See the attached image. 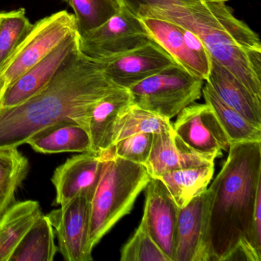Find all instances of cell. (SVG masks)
<instances>
[{
	"instance_id": "7a4b0ae2",
	"label": "cell",
	"mask_w": 261,
	"mask_h": 261,
	"mask_svg": "<svg viewBox=\"0 0 261 261\" xmlns=\"http://www.w3.org/2000/svg\"><path fill=\"white\" fill-rule=\"evenodd\" d=\"M137 17L163 19L196 35L217 62L261 99V42L224 2L120 0Z\"/></svg>"
},
{
	"instance_id": "4dcf8cb0",
	"label": "cell",
	"mask_w": 261,
	"mask_h": 261,
	"mask_svg": "<svg viewBox=\"0 0 261 261\" xmlns=\"http://www.w3.org/2000/svg\"><path fill=\"white\" fill-rule=\"evenodd\" d=\"M11 206V205H10ZM8 207V208H9ZM8 208L4 209V210L0 211V224L3 221V219H4V216H5L6 213H7V211L8 210Z\"/></svg>"
},
{
	"instance_id": "484cf974",
	"label": "cell",
	"mask_w": 261,
	"mask_h": 261,
	"mask_svg": "<svg viewBox=\"0 0 261 261\" xmlns=\"http://www.w3.org/2000/svg\"><path fill=\"white\" fill-rule=\"evenodd\" d=\"M173 131L170 120L133 105L121 117L116 129L114 144L120 140L137 134Z\"/></svg>"
},
{
	"instance_id": "6da1fadb",
	"label": "cell",
	"mask_w": 261,
	"mask_h": 261,
	"mask_svg": "<svg viewBox=\"0 0 261 261\" xmlns=\"http://www.w3.org/2000/svg\"><path fill=\"white\" fill-rule=\"evenodd\" d=\"M103 62L76 48L50 82L23 103L0 108V150L16 149L46 128L74 123L88 130L95 105L117 89Z\"/></svg>"
},
{
	"instance_id": "4fadbf2b",
	"label": "cell",
	"mask_w": 261,
	"mask_h": 261,
	"mask_svg": "<svg viewBox=\"0 0 261 261\" xmlns=\"http://www.w3.org/2000/svg\"><path fill=\"white\" fill-rule=\"evenodd\" d=\"M79 33L71 35L18 77L4 93L0 100V108L17 106L44 88L71 53L79 48Z\"/></svg>"
},
{
	"instance_id": "44dd1931",
	"label": "cell",
	"mask_w": 261,
	"mask_h": 261,
	"mask_svg": "<svg viewBox=\"0 0 261 261\" xmlns=\"http://www.w3.org/2000/svg\"><path fill=\"white\" fill-rule=\"evenodd\" d=\"M215 171V163L167 172L159 177L179 208L207 190Z\"/></svg>"
},
{
	"instance_id": "f546056e",
	"label": "cell",
	"mask_w": 261,
	"mask_h": 261,
	"mask_svg": "<svg viewBox=\"0 0 261 261\" xmlns=\"http://www.w3.org/2000/svg\"><path fill=\"white\" fill-rule=\"evenodd\" d=\"M253 234L256 248L261 252V186L258 188L253 218Z\"/></svg>"
},
{
	"instance_id": "30bf717a",
	"label": "cell",
	"mask_w": 261,
	"mask_h": 261,
	"mask_svg": "<svg viewBox=\"0 0 261 261\" xmlns=\"http://www.w3.org/2000/svg\"><path fill=\"white\" fill-rule=\"evenodd\" d=\"M103 62L105 74L113 84L129 89L147 77L177 63L155 41Z\"/></svg>"
},
{
	"instance_id": "d4e9b609",
	"label": "cell",
	"mask_w": 261,
	"mask_h": 261,
	"mask_svg": "<svg viewBox=\"0 0 261 261\" xmlns=\"http://www.w3.org/2000/svg\"><path fill=\"white\" fill-rule=\"evenodd\" d=\"M72 8L77 33L84 34L103 25L120 11V0H61Z\"/></svg>"
},
{
	"instance_id": "cb8c5ba5",
	"label": "cell",
	"mask_w": 261,
	"mask_h": 261,
	"mask_svg": "<svg viewBox=\"0 0 261 261\" xmlns=\"http://www.w3.org/2000/svg\"><path fill=\"white\" fill-rule=\"evenodd\" d=\"M30 169L28 159L16 149L0 150V211L15 202L18 188Z\"/></svg>"
},
{
	"instance_id": "603a6c76",
	"label": "cell",
	"mask_w": 261,
	"mask_h": 261,
	"mask_svg": "<svg viewBox=\"0 0 261 261\" xmlns=\"http://www.w3.org/2000/svg\"><path fill=\"white\" fill-rule=\"evenodd\" d=\"M202 95L205 103L213 110L230 144L241 142H261V128L255 126L223 102L207 82L202 88Z\"/></svg>"
},
{
	"instance_id": "d6a6232c",
	"label": "cell",
	"mask_w": 261,
	"mask_h": 261,
	"mask_svg": "<svg viewBox=\"0 0 261 261\" xmlns=\"http://www.w3.org/2000/svg\"><path fill=\"white\" fill-rule=\"evenodd\" d=\"M0 16H1V13H0Z\"/></svg>"
},
{
	"instance_id": "7c38bea8",
	"label": "cell",
	"mask_w": 261,
	"mask_h": 261,
	"mask_svg": "<svg viewBox=\"0 0 261 261\" xmlns=\"http://www.w3.org/2000/svg\"><path fill=\"white\" fill-rule=\"evenodd\" d=\"M146 202L141 221L149 236L173 261L175 230L179 207L161 180L151 178L146 187Z\"/></svg>"
},
{
	"instance_id": "3957f363",
	"label": "cell",
	"mask_w": 261,
	"mask_h": 261,
	"mask_svg": "<svg viewBox=\"0 0 261 261\" xmlns=\"http://www.w3.org/2000/svg\"><path fill=\"white\" fill-rule=\"evenodd\" d=\"M260 186L261 142L230 144L221 172L206 191V261H225L241 242L256 248L253 218Z\"/></svg>"
},
{
	"instance_id": "ffe728a7",
	"label": "cell",
	"mask_w": 261,
	"mask_h": 261,
	"mask_svg": "<svg viewBox=\"0 0 261 261\" xmlns=\"http://www.w3.org/2000/svg\"><path fill=\"white\" fill-rule=\"evenodd\" d=\"M42 213L38 201H15L0 224V261H10L24 235Z\"/></svg>"
},
{
	"instance_id": "8992f818",
	"label": "cell",
	"mask_w": 261,
	"mask_h": 261,
	"mask_svg": "<svg viewBox=\"0 0 261 261\" xmlns=\"http://www.w3.org/2000/svg\"><path fill=\"white\" fill-rule=\"evenodd\" d=\"M77 33L74 14L62 10L33 25L8 60L0 68V100L7 88L71 35Z\"/></svg>"
},
{
	"instance_id": "9c48e42d",
	"label": "cell",
	"mask_w": 261,
	"mask_h": 261,
	"mask_svg": "<svg viewBox=\"0 0 261 261\" xmlns=\"http://www.w3.org/2000/svg\"><path fill=\"white\" fill-rule=\"evenodd\" d=\"M91 201L77 196L47 214L59 241V252L68 261L92 260L90 250Z\"/></svg>"
},
{
	"instance_id": "83f0119b",
	"label": "cell",
	"mask_w": 261,
	"mask_h": 261,
	"mask_svg": "<svg viewBox=\"0 0 261 261\" xmlns=\"http://www.w3.org/2000/svg\"><path fill=\"white\" fill-rule=\"evenodd\" d=\"M121 261H170L149 236L143 221L120 252Z\"/></svg>"
},
{
	"instance_id": "277c9868",
	"label": "cell",
	"mask_w": 261,
	"mask_h": 261,
	"mask_svg": "<svg viewBox=\"0 0 261 261\" xmlns=\"http://www.w3.org/2000/svg\"><path fill=\"white\" fill-rule=\"evenodd\" d=\"M149 180L143 165L117 156L113 148L106 152L103 172L91 201L88 244L91 251L130 212Z\"/></svg>"
},
{
	"instance_id": "8fae6325",
	"label": "cell",
	"mask_w": 261,
	"mask_h": 261,
	"mask_svg": "<svg viewBox=\"0 0 261 261\" xmlns=\"http://www.w3.org/2000/svg\"><path fill=\"white\" fill-rule=\"evenodd\" d=\"M106 152L98 155L82 152L56 168L51 181L56 191L55 202L64 205L77 196L91 201L100 181Z\"/></svg>"
},
{
	"instance_id": "1f68e13d",
	"label": "cell",
	"mask_w": 261,
	"mask_h": 261,
	"mask_svg": "<svg viewBox=\"0 0 261 261\" xmlns=\"http://www.w3.org/2000/svg\"><path fill=\"white\" fill-rule=\"evenodd\" d=\"M202 3H212V2H224L226 3L228 1V0H199Z\"/></svg>"
},
{
	"instance_id": "ac0fdd59",
	"label": "cell",
	"mask_w": 261,
	"mask_h": 261,
	"mask_svg": "<svg viewBox=\"0 0 261 261\" xmlns=\"http://www.w3.org/2000/svg\"><path fill=\"white\" fill-rule=\"evenodd\" d=\"M209 54V53H208ZM210 71L205 81L223 102L261 128V100L230 71L209 55Z\"/></svg>"
},
{
	"instance_id": "2e32d148",
	"label": "cell",
	"mask_w": 261,
	"mask_h": 261,
	"mask_svg": "<svg viewBox=\"0 0 261 261\" xmlns=\"http://www.w3.org/2000/svg\"><path fill=\"white\" fill-rule=\"evenodd\" d=\"M134 105L129 90L117 88L99 100L88 122L91 152L102 155L113 148L121 117Z\"/></svg>"
},
{
	"instance_id": "9a60e30c",
	"label": "cell",
	"mask_w": 261,
	"mask_h": 261,
	"mask_svg": "<svg viewBox=\"0 0 261 261\" xmlns=\"http://www.w3.org/2000/svg\"><path fill=\"white\" fill-rule=\"evenodd\" d=\"M153 40L164 48L174 60L194 75L207 80L210 71V58L191 48L186 30L163 19L141 18Z\"/></svg>"
},
{
	"instance_id": "ba28073f",
	"label": "cell",
	"mask_w": 261,
	"mask_h": 261,
	"mask_svg": "<svg viewBox=\"0 0 261 261\" xmlns=\"http://www.w3.org/2000/svg\"><path fill=\"white\" fill-rule=\"evenodd\" d=\"M173 130L192 150L215 160L228 152L230 143L213 110L207 103H191L177 115Z\"/></svg>"
},
{
	"instance_id": "d6986e66",
	"label": "cell",
	"mask_w": 261,
	"mask_h": 261,
	"mask_svg": "<svg viewBox=\"0 0 261 261\" xmlns=\"http://www.w3.org/2000/svg\"><path fill=\"white\" fill-rule=\"evenodd\" d=\"M27 144L40 153L91 152V140L88 130L74 123L54 125L37 133Z\"/></svg>"
},
{
	"instance_id": "52a82bcc",
	"label": "cell",
	"mask_w": 261,
	"mask_h": 261,
	"mask_svg": "<svg viewBox=\"0 0 261 261\" xmlns=\"http://www.w3.org/2000/svg\"><path fill=\"white\" fill-rule=\"evenodd\" d=\"M140 18L121 5L120 11L106 22L79 35V49L91 59H111L152 42Z\"/></svg>"
},
{
	"instance_id": "4316f807",
	"label": "cell",
	"mask_w": 261,
	"mask_h": 261,
	"mask_svg": "<svg viewBox=\"0 0 261 261\" xmlns=\"http://www.w3.org/2000/svg\"><path fill=\"white\" fill-rule=\"evenodd\" d=\"M33 25L23 8L1 13L0 16V68L28 35Z\"/></svg>"
},
{
	"instance_id": "5b68a950",
	"label": "cell",
	"mask_w": 261,
	"mask_h": 261,
	"mask_svg": "<svg viewBox=\"0 0 261 261\" xmlns=\"http://www.w3.org/2000/svg\"><path fill=\"white\" fill-rule=\"evenodd\" d=\"M203 84L204 80L175 64L128 90L134 105L171 120L201 98Z\"/></svg>"
},
{
	"instance_id": "e0dca14e",
	"label": "cell",
	"mask_w": 261,
	"mask_h": 261,
	"mask_svg": "<svg viewBox=\"0 0 261 261\" xmlns=\"http://www.w3.org/2000/svg\"><path fill=\"white\" fill-rule=\"evenodd\" d=\"M214 162L192 150L173 130L153 134L150 154L144 166L151 178H159L172 171L205 166Z\"/></svg>"
},
{
	"instance_id": "7402d4cb",
	"label": "cell",
	"mask_w": 261,
	"mask_h": 261,
	"mask_svg": "<svg viewBox=\"0 0 261 261\" xmlns=\"http://www.w3.org/2000/svg\"><path fill=\"white\" fill-rule=\"evenodd\" d=\"M58 250L51 221L41 214L12 253L10 261H53Z\"/></svg>"
},
{
	"instance_id": "5bb4252c",
	"label": "cell",
	"mask_w": 261,
	"mask_h": 261,
	"mask_svg": "<svg viewBox=\"0 0 261 261\" xmlns=\"http://www.w3.org/2000/svg\"><path fill=\"white\" fill-rule=\"evenodd\" d=\"M206 191L178 209L173 261H206L204 246L207 202Z\"/></svg>"
},
{
	"instance_id": "f1b7e54d",
	"label": "cell",
	"mask_w": 261,
	"mask_h": 261,
	"mask_svg": "<svg viewBox=\"0 0 261 261\" xmlns=\"http://www.w3.org/2000/svg\"><path fill=\"white\" fill-rule=\"evenodd\" d=\"M153 134H134L120 140L113 146L114 154L123 160L144 166L150 154Z\"/></svg>"
}]
</instances>
